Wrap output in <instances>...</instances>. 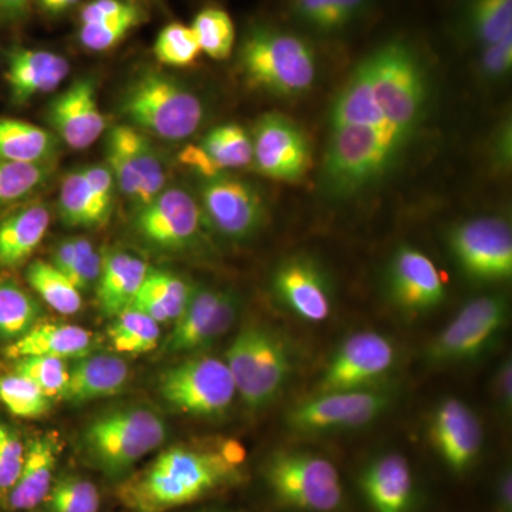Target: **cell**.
<instances>
[{
	"mask_svg": "<svg viewBox=\"0 0 512 512\" xmlns=\"http://www.w3.org/2000/svg\"><path fill=\"white\" fill-rule=\"evenodd\" d=\"M430 101L429 70L412 43L394 37L363 57L329 109L323 194L350 200L379 187L412 146Z\"/></svg>",
	"mask_w": 512,
	"mask_h": 512,
	"instance_id": "6da1fadb",
	"label": "cell"
},
{
	"mask_svg": "<svg viewBox=\"0 0 512 512\" xmlns=\"http://www.w3.org/2000/svg\"><path fill=\"white\" fill-rule=\"evenodd\" d=\"M245 458L234 440L168 447L119 481L116 497L130 512L177 510L241 483Z\"/></svg>",
	"mask_w": 512,
	"mask_h": 512,
	"instance_id": "7a4b0ae2",
	"label": "cell"
},
{
	"mask_svg": "<svg viewBox=\"0 0 512 512\" xmlns=\"http://www.w3.org/2000/svg\"><path fill=\"white\" fill-rule=\"evenodd\" d=\"M167 423L146 406H124L94 417L82 436L84 460L109 480L119 481L167 439Z\"/></svg>",
	"mask_w": 512,
	"mask_h": 512,
	"instance_id": "3957f363",
	"label": "cell"
},
{
	"mask_svg": "<svg viewBox=\"0 0 512 512\" xmlns=\"http://www.w3.org/2000/svg\"><path fill=\"white\" fill-rule=\"evenodd\" d=\"M239 67L249 86L288 99L309 92L318 77V57L309 42L274 26L248 30Z\"/></svg>",
	"mask_w": 512,
	"mask_h": 512,
	"instance_id": "277c9868",
	"label": "cell"
},
{
	"mask_svg": "<svg viewBox=\"0 0 512 512\" xmlns=\"http://www.w3.org/2000/svg\"><path fill=\"white\" fill-rule=\"evenodd\" d=\"M121 116L161 140L183 141L204 123L201 97L177 77L160 72L137 76L121 94Z\"/></svg>",
	"mask_w": 512,
	"mask_h": 512,
	"instance_id": "5b68a950",
	"label": "cell"
},
{
	"mask_svg": "<svg viewBox=\"0 0 512 512\" xmlns=\"http://www.w3.org/2000/svg\"><path fill=\"white\" fill-rule=\"evenodd\" d=\"M237 394L251 410L269 406L291 376V348L278 330L264 323L242 326L225 352Z\"/></svg>",
	"mask_w": 512,
	"mask_h": 512,
	"instance_id": "8992f818",
	"label": "cell"
},
{
	"mask_svg": "<svg viewBox=\"0 0 512 512\" xmlns=\"http://www.w3.org/2000/svg\"><path fill=\"white\" fill-rule=\"evenodd\" d=\"M264 478L278 503L308 512H332L343 500L335 464L319 454L279 450L264 464Z\"/></svg>",
	"mask_w": 512,
	"mask_h": 512,
	"instance_id": "52a82bcc",
	"label": "cell"
},
{
	"mask_svg": "<svg viewBox=\"0 0 512 512\" xmlns=\"http://www.w3.org/2000/svg\"><path fill=\"white\" fill-rule=\"evenodd\" d=\"M158 393L171 409L202 419L224 416L238 396L225 360L200 355L164 370Z\"/></svg>",
	"mask_w": 512,
	"mask_h": 512,
	"instance_id": "ba28073f",
	"label": "cell"
},
{
	"mask_svg": "<svg viewBox=\"0 0 512 512\" xmlns=\"http://www.w3.org/2000/svg\"><path fill=\"white\" fill-rule=\"evenodd\" d=\"M396 400L384 386L350 392L316 393L292 407L286 423L299 434H328L362 429L389 412Z\"/></svg>",
	"mask_w": 512,
	"mask_h": 512,
	"instance_id": "9c48e42d",
	"label": "cell"
},
{
	"mask_svg": "<svg viewBox=\"0 0 512 512\" xmlns=\"http://www.w3.org/2000/svg\"><path fill=\"white\" fill-rule=\"evenodd\" d=\"M510 318L504 295H483L468 301L453 320L431 340L427 356L436 365L471 362L500 338Z\"/></svg>",
	"mask_w": 512,
	"mask_h": 512,
	"instance_id": "30bf717a",
	"label": "cell"
},
{
	"mask_svg": "<svg viewBox=\"0 0 512 512\" xmlns=\"http://www.w3.org/2000/svg\"><path fill=\"white\" fill-rule=\"evenodd\" d=\"M200 207L205 224L239 244L255 238L268 218L266 202L255 185L227 174L202 180Z\"/></svg>",
	"mask_w": 512,
	"mask_h": 512,
	"instance_id": "8fae6325",
	"label": "cell"
},
{
	"mask_svg": "<svg viewBox=\"0 0 512 512\" xmlns=\"http://www.w3.org/2000/svg\"><path fill=\"white\" fill-rule=\"evenodd\" d=\"M241 306V295L234 289L192 285L187 306L165 339V353L181 355L211 348L237 322Z\"/></svg>",
	"mask_w": 512,
	"mask_h": 512,
	"instance_id": "7c38bea8",
	"label": "cell"
},
{
	"mask_svg": "<svg viewBox=\"0 0 512 512\" xmlns=\"http://www.w3.org/2000/svg\"><path fill=\"white\" fill-rule=\"evenodd\" d=\"M451 254L473 282L494 284L512 275V232L503 218L480 217L461 222L448 235Z\"/></svg>",
	"mask_w": 512,
	"mask_h": 512,
	"instance_id": "4fadbf2b",
	"label": "cell"
},
{
	"mask_svg": "<svg viewBox=\"0 0 512 512\" xmlns=\"http://www.w3.org/2000/svg\"><path fill=\"white\" fill-rule=\"evenodd\" d=\"M397 363L392 339L366 330L340 343L322 373L316 393L350 392L384 386Z\"/></svg>",
	"mask_w": 512,
	"mask_h": 512,
	"instance_id": "5bb4252c",
	"label": "cell"
},
{
	"mask_svg": "<svg viewBox=\"0 0 512 512\" xmlns=\"http://www.w3.org/2000/svg\"><path fill=\"white\" fill-rule=\"evenodd\" d=\"M205 225L200 202L183 188H165L137 208L133 227L138 237L158 251L178 254L200 244Z\"/></svg>",
	"mask_w": 512,
	"mask_h": 512,
	"instance_id": "9a60e30c",
	"label": "cell"
},
{
	"mask_svg": "<svg viewBox=\"0 0 512 512\" xmlns=\"http://www.w3.org/2000/svg\"><path fill=\"white\" fill-rule=\"evenodd\" d=\"M252 165L256 173L275 181L296 183L311 168V144L296 121L281 113H266L256 121Z\"/></svg>",
	"mask_w": 512,
	"mask_h": 512,
	"instance_id": "2e32d148",
	"label": "cell"
},
{
	"mask_svg": "<svg viewBox=\"0 0 512 512\" xmlns=\"http://www.w3.org/2000/svg\"><path fill=\"white\" fill-rule=\"evenodd\" d=\"M272 289L278 301L306 322L320 323L333 311V291L328 274L312 256H289L275 269Z\"/></svg>",
	"mask_w": 512,
	"mask_h": 512,
	"instance_id": "e0dca14e",
	"label": "cell"
},
{
	"mask_svg": "<svg viewBox=\"0 0 512 512\" xmlns=\"http://www.w3.org/2000/svg\"><path fill=\"white\" fill-rule=\"evenodd\" d=\"M386 282L393 305L407 315H426L446 299V285L436 264L410 245L394 252Z\"/></svg>",
	"mask_w": 512,
	"mask_h": 512,
	"instance_id": "ac0fdd59",
	"label": "cell"
},
{
	"mask_svg": "<svg viewBox=\"0 0 512 512\" xmlns=\"http://www.w3.org/2000/svg\"><path fill=\"white\" fill-rule=\"evenodd\" d=\"M429 437L443 463L453 473L464 474L480 456L483 424L463 400L448 397L431 413Z\"/></svg>",
	"mask_w": 512,
	"mask_h": 512,
	"instance_id": "d6986e66",
	"label": "cell"
},
{
	"mask_svg": "<svg viewBox=\"0 0 512 512\" xmlns=\"http://www.w3.org/2000/svg\"><path fill=\"white\" fill-rule=\"evenodd\" d=\"M50 126L73 150H86L104 133L106 117L97 103L93 80L79 79L60 93L47 111Z\"/></svg>",
	"mask_w": 512,
	"mask_h": 512,
	"instance_id": "ffe728a7",
	"label": "cell"
},
{
	"mask_svg": "<svg viewBox=\"0 0 512 512\" xmlns=\"http://www.w3.org/2000/svg\"><path fill=\"white\" fill-rule=\"evenodd\" d=\"M60 448L59 437L53 433L39 434L26 443L22 471L3 504V510L29 512L43 504L55 483Z\"/></svg>",
	"mask_w": 512,
	"mask_h": 512,
	"instance_id": "44dd1931",
	"label": "cell"
},
{
	"mask_svg": "<svg viewBox=\"0 0 512 512\" xmlns=\"http://www.w3.org/2000/svg\"><path fill=\"white\" fill-rule=\"evenodd\" d=\"M360 490L375 512H410L416 498L412 467L399 453L370 461L359 477Z\"/></svg>",
	"mask_w": 512,
	"mask_h": 512,
	"instance_id": "7402d4cb",
	"label": "cell"
},
{
	"mask_svg": "<svg viewBox=\"0 0 512 512\" xmlns=\"http://www.w3.org/2000/svg\"><path fill=\"white\" fill-rule=\"evenodd\" d=\"M178 160L202 178L252 164V140L244 127L228 123L214 127L194 146L185 147Z\"/></svg>",
	"mask_w": 512,
	"mask_h": 512,
	"instance_id": "603a6c76",
	"label": "cell"
},
{
	"mask_svg": "<svg viewBox=\"0 0 512 512\" xmlns=\"http://www.w3.org/2000/svg\"><path fill=\"white\" fill-rule=\"evenodd\" d=\"M69 72V62L57 53L25 47L13 49L6 70L10 99L23 104L40 94L53 92Z\"/></svg>",
	"mask_w": 512,
	"mask_h": 512,
	"instance_id": "cb8c5ba5",
	"label": "cell"
},
{
	"mask_svg": "<svg viewBox=\"0 0 512 512\" xmlns=\"http://www.w3.org/2000/svg\"><path fill=\"white\" fill-rule=\"evenodd\" d=\"M130 379V367L123 357L90 355L73 360L67 369L62 399L84 404L123 392Z\"/></svg>",
	"mask_w": 512,
	"mask_h": 512,
	"instance_id": "d4e9b609",
	"label": "cell"
},
{
	"mask_svg": "<svg viewBox=\"0 0 512 512\" xmlns=\"http://www.w3.org/2000/svg\"><path fill=\"white\" fill-rule=\"evenodd\" d=\"M96 336L82 326L39 320L28 333L3 349L10 360L45 356L76 360L90 355L96 348Z\"/></svg>",
	"mask_w": 512,
	"mask_h": 512,
	"instance_id": "484cf974",
	"label": "cell"
},
{
	"mask_svg": "<svg viewBox=\"0 0 512 512\" xmlns=\"http://www.w3.org/2000/svg\"><path fill=\"white\" fill-rule=\"evenodd\" d=\"M148 269L140 256L130 252L114 249L104 254L96 284L101 313L107 318H116L119 313L130 308L146 279Z\"/></svg>",
	"mask_w": 512,
	"mask_h": 512,
	"instance_id": "4316f807",
	"label": "cell"
},
{
	"mask_svg": "<svg viewBox=\"0 0 512 512\" xmlns=\"http://www.w3.org/2000/svg\"><path fill=\"white\" fill-rule=\"evenodd\" d=\"M50 227V212L43 204L25 205L0 220V268H19L42 244Z\"/></svg>",
	"mask_w": 512,
	"mask_h": 512,
	"instance_id": "83f0119b",
	"label": "cell"
},
{
	"mask_svg": "<svg viewBox=\"0 0 512 512\" xmlns=\"http://www.w3.org/2000/svg\"><path fill=\"white\" fill-rule=\"evenodd\" d=\"M376 0H291L289 18L318 35H336L365 18Z\"/></svg>",
	"mask_w": 512,
	"mask_h": 512,
	"instance_id": "f1b7e54d",
	"label": "cell"
},
{
	"mask_svg": "<svg viewBox=\"0 0 512 512\" xmlns=\"http://www.w3.org/2000/svg\"><path fill=\"white\" fill-rule=\"evenodd\" d=\"M192 285L171 272L148 269L131 308L146 313L157 323H174L190 299Z\"/></svg>",
	"mask_w": 512,
	"mask_h": 512,
	"instance_id": "f546056e",
	"label": "cell"
},
{
	"mask_svg": "<svg viewBox=\"0 0 512 512\" xmlns=\"http://www.w3.org/2000/svg\"><path fill=\"white\" fill-rule=\"evenodd\" d=\"M56 138L46 128L18 119H0V158L18 163L49 164Z\"/></svg>",
	"mask_w": 512,
	"mask_h": 512,
	"instance_id": "4dcf8cb0",
	"label": "cell"
},
{
	"mask_svg": "<svg viewBox=\"0 0 512 512\" xmlns=\"http://www.w3.org/2000/svg\"><path fill=\"white\" fill-rule=\"evenodd\" d=\"M42 315L40 303L19 282L0 276V343L5 348L28 333Z\"/></svg>",
	"mask_w": 512,
	"mask_h": 512,
	"instance_id": "1f68e13d",
	"label": "cell"
},
{
	"mask_svg": "<svg viewBox=\"0 0 512 512\" xmlns=\"http://www.w3.org/2000/svg\"><path fill=\"white\" fill-rule=\"evenodd\" d=\"M461 26L478 47L500 42L512 35V0H466Z\"/></svg>",
	"mask_w": 512,
	"mask_h": 512,
	"instance_id": "d6a6232c",
	"label": "cell"
},
{
	"mask_svg": "<svg viewBox=\"0 0 512 512\" xmlns=\"http://www.w3.org/2000/svg\"><path fill=\"white\" fill-rule=\"evenodd\" d=\"M119 128L140 177V190L136 200L137 208H140L165 190V183H167L165 165L156 148L143 133H140V130L131 126H119Z\"/></svg>",
	"mask_w": 512,
	"mask_h": 512,
	"instance_id": "836d02e7",
	"label": "cell"
},
{
	"mask_svg": "<svg viewBox=\"0 0 512 512\" xmlns=\"http://www.w3.org/2000/svg\"><path fill=\"white\" fill-rule=\"evenodd\" d=\"M107 335L116 352L144 355L160 345L161 328L156 320L130 306L113 318Z\"/></svg>",
	"mask_w": 512,
	"mask_h": 512,
	"instance_id": "e575fe53",
	"label": "cell"
},
{
	"mask_svg": "<svg viewBox=\"0 0 512 512\" xmlns=\"http://www.w3.org/2000/svg\"><path fill=\"white\" fill-rule=\"evenodd\" d=\"M26 279L39 298L60 315H74L82 309V293L50 262L42 259L32 262Z\"/></svg>",
	"mask_w": 512,
	"mask_h": 512,
	"instance_id": "d590c367",
	"label": "cell"
},
{
	"mask_svg": "<svg viewBox=\"0 0 512 512\" xmlns=\"http://www.w3.org/2000/svg\"><path fill=\"white\" fill-rule=\"evenodd\" d=\"M59 210L67 227L97 228L109 220L101 211L80 170L64 175L60 187Z\"/></svg>",
	"mask_w": 512,
	"mask_h": 512,
	"instance_id": "8d00e7d4",
	"label": "cell"
},
{
	"mask_svg": "<svg viewBox=\"0 0 512 512\" xmlns=\"http://www.w3.org/2000/svg\"><path fill=\"white\" fill-rule=\"evenodd\" d=\"M97 485L79 474L56 476L49 494L40 505L42 512H100Z\"/></svg>",
	"mask_w": 512,
	"mask_h": 512,
	"instance_id": "74e56055",
	"label": "cell"
},
{
	"mask_svg": "<svg viewBox=\"0 0 512 512\" xmlns=\"http://www.w3.org/2000/svg\"><path fill=\"white\" fill-rule=\"evenodd\" d=\"M201 53L211 59L225 60L235 46V25L224 9L208 6L197 13L191 25Z\"/></svg>",
	"mask_w": 512,
	"mask_h": 512,
	"instance_id": "f35d334b",
	"label": "cell"
},
{
	"mask_svg": "<svg viewBox=\"0 0 512 512\" xmlns=\"http://www.w3.org/2000/svg\"><path fill=\"white\" fill-rule=\"evenodd\" d=\"M46 396L28 377L16 372L0 376V404L19 419H39L52 406Z\"/></svg>",
	"mask_w": 512,
	"mask_h": 512,
	"instance_id": "ab89813d",
	"label": "cell"
},
{
	"mask_svg": "<svg viewBox=\"0 0 512 512\" xmlns=\"http://www.w3.org/2000/svg\"><path fill=\"white\" fill-rule=\"evenodd\" d=\"M50 171L49 164L18 163L0 158V210L32 195L46 183Z\"/></svg>",
	"mask_w": 512,
	"mask_h": 512,
	"instance_id": "60d3db41",
	"label": "cell"
},
{
	"mask_svg": "<svg viewBox=\"0 0 512 512\" xmlns=\"http://www.w3.org/2000/svg\"><path fill=\"white\" fill-rule=\"evenodd\" d=\"M201 55L197 37L191 26L170 23L158 33L154 43V56L161 64L171 67L190 66Z\"/></svg>",
	"mask_w": 512,
	"mask_h": 512,
	"instance_id": "b9f144b4",
	"label": "cell"
},
{
	"mask_svg": "<svg viewBox=\"0 0 512 512\" xmlns=\"http://www.w3.org/2000/svg\"><path fill=\"white\" fill-rule=\"evenodd\" d=\"M66 360L33 356L13 360V372L28 377L49 399H62L67 382Z\"/></svg>",
	"mask_w": 512,
	"mask_h": 512,
	"instance_id": "7bdbcfd3",
	"label": "cell"
},
{
	"mask_svg": "<svg viewBox=\"0 0 512 512\" xmlns=\"http://www.w3.org/2000/svg\"><path fill=\"white\" fill-rule=\"evenodd\" d=\"M141 20V9L123 18L106 22L83 23L79 30L80 43L92 52H106L119 45Z\"/></svg>",
	"mask_w": 512,
	"mask_h": 512,
	"instance_id": "ee69618b",
	"label": "cell"
},
{
	"mask_svg": "<svg viewBox=\"0 0 512 512\" xmlns=\"http://www.w3.org/2000/svg\"><path fill=\"white\" fill-rule=\"evenodd\" d=\"M25 453L26 443L22 436L0 420V508L18 481Z\"/></svg>",
	"mask_w": 512,
	"mask_h": 512,
	"instance_id": "f6af8a7d",
	"label": "cell"
},
{
	"mask_svg": "<svg viewBox=\"0 0 512 512\" xmlns=\"http://www.w3.org/2000/svg\"><path fill=\"white\" fill-rule=\"evenodd\" d=\"M107 167L119 184L121 192L136 202L140 190V177L127 144L124 143L119 126L111 128L107 140Z\"/></svg>",
	"mask_w": 512,
	"mask_h": 512,
	"instance_id": "bcb514c9",
	"label": "cell"
},
{
	"mask_svg": "<svg viewBox=\"0 0 512 512\" xmlns=\"http://www.w3.org/2000/svg\"><path fill=\"white\" fill-rule=\"evenodd\" d=\"M76 245V261L66 276L79 292H87L99 281L103 255L96 251L92 242L87 238L74 237Z\"/></svg>",
	"mask_w": 512,
	"mask_h": 512,
	"instance_id": "7dc6e473",
	"label": "cell"
},
{
	"mask_svg": "<svg viewBox=\"0 0 512 512\" xmlns=\"http://www.w3.org/2000/svg\"><path fill=\"white\" fill-rule=\"evenodd\" d=\"M477 67L485 82L498 83L507 79L512 69V35L505 36L500 42L480 47Z\"/></svg>",
	"mask_w": 512,
	"mask_h": 512,
	"instance_id": "c3c4849f",
	"label": "cell"
},
{
	"mask_svg": "<svg viewBox=\"0 0 512 512\" xmlns=\"http://www.w3.org/2000/svg\"><path fill=\"white\" fill-rule=\"evenodd\" d=\"M82 174L90 191L93 192L101 211L110 218L113 210L114 177L107 165H89L82 168Z\"/></svg>",
	"mask_w": 512,
	"mask_h": 512,
	"instance_id": "681fc988",
	"label": "cell"
},
{
	"mask_svg": "<svg viewBox=\"0 0 512 512\" xmlns=\"http://www.w3.org/2000/svg\"><path fill=\"white\" fill-rule=\"evenodd\" d=\"M137 10L140 8L136 3L127 2V0H93L84 6L80 13V22L82 25L83 23L106 22V20L123 18Z\"/></svg>",
	"mask_w": 512,
	"mask_h": 512,
	"instance_id": "f907efd6",
	"label": "cell"
},
{
	"mask_svg": "<svg viewBox=\"0 0 512 512\" xmlns=\"http://www.w3.org/2000/svg\"><path fill=\"white\" fill-rule=\"evenodd\" d=\"M493 397L498 412L504 417L510 416L512 410V362L510 357L503 360L495 372Z\"/></svg>",
	"mask_w": 512,
	"mask_h": 512,
	"instance_id": "816d5d0a",
	"label": "cell"
},
{
	"mask_svg": "<svg viewBox=\"0 0 512 512\" xmlns=\"http://www.w3.org/2000/svg\"><path fill=\"white\" fill-rule=\"evenodd\" d=\"M493 158L495 163L507 168L511 161V123H504L495 134L493 144Z\"/></svg>",
	"mask_w": 512,
	"mask_h": 512,
	"instance_id": "f5cc1de1",
	"label": "cell"
},
{
	"mask_svg": "<svg viewBox=\"0 0 512 512\" xmlns=\"http://www.w3.org/2000/svg\"><path fill=\"white\" fill-rule=\"evenodd\" d=\"M76 256V245H74L73 238H69L57 245L50 264L66 276L67 272L72 268L74 261H76Z\"/></svg>",
	"mask_w": 512,
	"mask_h": 512,
	"instance_id": "db71d44e",
	"label": "cell"
},
{
	"mask_svg": "<svg viewBox=\"0 0 512 512\" xmlns=\"http://www.w3.org/2000/svg\"><path fill=\"white\" fill-rule=\"evenodd\" d=\"M32 0H0V23H13L25 18Z\"/></svg>",
	"mask_w": 512,
	"mask_h": 512,
	"instance_id": "11a10c76",
	"label": "cell"
},
{
	"mask_svg": "<svg viewBox=\"0 0 512 512\" xmlns=\"http://www.w3.org/2000/svg\"><path fill=\"white\" fill-rule=\"evenodd\" d=\"M498 507L501 512L512 511V478L511 471H504L498 483Z\"/></svg>",
	"mask_w": 512,
	"mask_h": 512,
	"instance_id": "9f6ffc18",
	"label": "cell"
},
{
	"mask_svg": "<svg viewBox=\"0 0 512 512\" xmlns=\"http://www.w3.org/2000/svg\"><path fill=\"white\" fill-rule=\"evenodd\" d=\"M77 2L79 0H39L43 9L53 13L63 12V10L72 8Z\"/></svg>",
	"mask_w": 512,
	"mask_h": 512,
	"instance_id": "6f0895ef",
	"label": "cell"
},
{
	"mask_svg": "<svg viewBox=\"0 0 512 512\" xmlns=\"http://www.w3.org/2000/svg\"><path fill=\"white\" fill-rule=\"evenodd\" d=\"M205 512H237V511H205Z\"/></svg>",
	"mask_w": 512,
	"mask_h": 512,
	"instance_id": "680465c9",
	"label": "cell"
}]
</instances>
